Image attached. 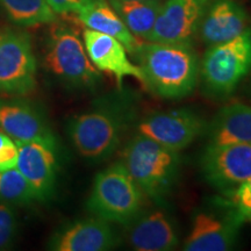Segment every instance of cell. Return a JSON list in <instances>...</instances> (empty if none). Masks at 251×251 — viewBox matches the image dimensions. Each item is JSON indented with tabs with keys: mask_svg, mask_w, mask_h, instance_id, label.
Instances as JSON below:
<instances>
[{
	"mask_svg": "<svg viewBox=\"0 0 251 251\" xmlns=\"http://www.w3.org/2000/svg\"><path fill=\"white\" fill-rule=\"evenodd\" d=\"M0 127L15 144L31 141L57 144L46 118L23 100H0Z\"/></svg>",
	"mask_w": 251,
	"mask_h": 251,
	"instance_id": "cell-15",
	"label": "cell"
},
{
	"mask_svg": "<svg viewBox=\"0 0 251 251\" xmlns=\"http://www.w3.org/2000/svg\"><path fill=\"white\" fill-rule=\"evenodd\" d=\"M208 144L251 143V106L234 102L222 107L207 124Z\"/></svg>",
	"mask_w": 251,
	"mask_h": 251,
	"instance_id": "cell-18",
	"label": "cell"
},
{
	"mask_svg": "<svg viewBox=\"0 0 251 251\" xmlns=\"http://www.w3.org/2000/svg\"><path fill=\"white\" fill-rule=\"evenodd\" d=\"M18 147L5 131L0 130V171L17 166Z\"/></svg>",
	"mask_w": 251,
	"mask_h": 251,
	"instance_id": "cell-24",
	"label": "cell"
},
{
	"mask_svg": "<svg viewBox=\"0 0 251 251\" xmlns=\"http://www.w3.org/2000/svg\"><path fill=\"white\" fill-rule=\"evenodd\" d=\"M128 241L137 251H170L179 243L174 221L161 209L140 213L129 225Z\"/></svg>",
	"mask_w": 251,
	"mask_h": 251,
	"instance_id": "cell-16",
	"label": "cell"
},
{
	"mask_svg": "<svg viewBox=\"0 0 251 251\" xmlns=\"http://www.w3.org/2000/svg\"><path fill=\"white\" fill-rule=\"evenodd\" d=\"M119 237L109 222L89 218L59 228L49 241V249L56 251H106L114 249Z\"/></svg>",
	"mask_w": 251,
	"mask_h": 251,
	"instance_id": "cell-13",
	"label": "cell"
},
{
	"mask_svg": "<svg viewBox=\"0 0 251 251\" xmlns=\"http://www.w3.org/2000/svg\"><path fill=\"white\" fill-rule=\"evenodd\" d=\"M207 122L192 109L153 112L136 124L137 133L176 151L187 148L205 134Z\"/></svg>",
	"mask_w": 251,
	"mask_h": 251,
	"instance_id": "cell-8",
	"label": "cell"
},
{
	"mask_svg": "<svg viewBox=\"0 0 251 251\" xmlns=\"http://www.w3.org/2000/svg\"><path fill=\"white\" fill-rule=\"evenodd\" d=\"M121 163L143 194L163 205L179 177V151L137 133L126 143Z\"/></svg>",
	"mask_w": 251,
	"mask_h": 251,
	"instance_id": "cell-3",
	"label": "cell"
},
{
	"mask_svg": "<svg viewBox=\"0 0 251 251\" xmlns=\"http://www.w3.org/2000/svg\"><path fill=\"white\" fill-rule=\"evenodd\" d=\"M83 39L92 64L99 71L115 77L120 89L126 77H134L142 84L144 83L140 67L130 62L127 50L120 41L107 34L99 33L89 28L84 30Z\"/></svg>",
	"mask_w": 251,
	"mask_h": 251,
	"instance_id": "cell-14",
	"label": "cell"
},
{
	"mask_svg": "<svg viewBox=\"0 0 251 251\" xmlns=\"http://www.w3.org/2000/svg\"><path fill=\"white\" fill-rule=\"evenodd\" d=\"M11 20L20 26H36L56 21L47 0H0Z\"/></svg>",
	"mask_w": 251,
	"mask_h": 251,
	"instance_id": "cell-21",
	"label": "cell"
},
{
	"mask_svg": "<svg viewBox=\"0 0 251 251\" xmlns=\"http://www.w3.org/2000/svg\"><path fill=\"white\" fill-rule=\"evenodd\" d=\"M17 233V218L14 212L0 202V250L8 249L13 243Z\"/></svg>",
	"mask_w": 251,
	"mask_h": 251,
	"instance_id": "cell-23",
	"label": "cell"
},
{
	"mask_svg": "<svg viewBox=\"0 0 251 251\" xmlns=\"http://www.w3.org/2000/svg\"><path fill=\"white\" fill-rule=\"evenodd\" d=\"M36 85V59L29 37L0 30V92L26 94Z\"/></svg>",
	"mask_w": 251,
	"mask_h": 251,
	"instance_id": "cell-7",
	"label": "cell"
},
{
	"mask_svg": "<svg viewBox=\"0 0 251 251\" xmlns=\"http://www.w3.org/2000/svg\"><path fill=\"white\" fill-rule=\"evenodd\" d=\"M241 218H242L243 222L244 221H250L251 222V209H250V211H248V212L244 213V214L241 215Z\"/></svg>",
	"mask_w": 251,
	"mask_h": 251,
	"instance_id": "cell-27",
	"label": "cell"
},
{
	"mask_svg": "<svg viewBox=\"0 0 251 251\" xmlns=\"http://www.w3.org/2000/svg\"><path fill=\"white\" fill-rule=\"evenodd\" d=\"M246 11L234 0H216L201 23V39L206 45L227 42L248 29Z\"/></svg>",
	"mask_w": 251,
	"mask_h": 251,
	"instance_id": "cell-17",
	"label": "cell"
},
{
	"mask_svg": "<svg viewBox=\"0 0 251 251\" xmlns=\"http://www.w3.org/2000/svg\"><path fill=\"white\" fill-rule=\"evenodd\" d=\"M205 6L206 0H166L147 41L190 43L201 21Z\"/></svg>",
	"mask_w": 251,
	"mask_h": 251,
	"instance_id": "cell-11",
	"label": "cell"
},
{
	"mask_svg": "<svg viewBox=\"0 0 251 251\" xmlns=\"http://www.w3.org/2000/svg\"><path fill=\"white\" fill-rule=\"evenodd\" d=\"M78 19L89 29L107 34L120 41L128 54L135 55L141 42L105 0H96L77 12Z\"/></svg>",
	"mask_w": 251,
	"mask_h": 251,
	"instance_id": "cell-19",
	"label": "cell"
},
{
	"mask_svg": "<svg viewBox=\"0 0 251 251\" xmlns=\"http://www.w3.org/2000/svg\"><path fill=\"white\" fill-rule=\"evenodd\" d=\"M200 168L207 183L222 192H231L251 178V143L208 144Z\"/></svg>",
	"mask_w": 251,
	"mask_h": 251,
	"instance_id": "cell-9",
	"label": "cell"
},
{
	"mask_svg": "<svg viewBox=\"0 0 251 251\" xmlns=\"http://www.w3.org/2000/svg\"><path fill=\"white\" fill-rule=\"evenodd\" d=\"M234 206L236 207L240 216L251 209V178L243 181L235 190ZM242 219V218H241Z\"/></svg>",
	"mask_w": 251,
	"mask_h": 251,
	"instance_id": "cell-25",
	"label": "cell"
},
{
	"mask_svg": "<svg viewBox=\"0 0 251 251\" xmlns=\"http://www.w3.org/2000/svg\"><path fill=\"white\" fill-rule=\"evenodd\" d=\"M144 194L121 162L100 171L93 181L86 207L109 224L129 226L142 211Z\"/></svg>",
	"mask_w": 251,
	"mask_h": 251,
	"instance_id": "cell-4",
	"label": "cell"
},
{
	"mask_svg": "<svg viewBox=\"0 0 251 251\" xmlns=\"http://www.w3.org/2000/svg\"><path fill=\"white\" fill-rule=\"evenodd\" d=\"M17 168L35 191L37 201L52 196L57 175V144L41 141L18 143Z\"/></svg>",
	"mask_w": 251,
	"mask_h": 251,
	"instance_id": "cell-12",
	"label": "cell"
},
{
	"mask_svg": "<svg viewBox=\"0 0 251 251\" xmlns=\"http://www.w3.org/2000/svg\"><path fill=\"white\" fill-rule=\"evenodd\" d=\"M0 199L14 205L37 201L35 191L17 166L0 171Z\"/></svg>",
	"mask_w": 251,
	"mask_h": 251,
	"instance_id": "cell-22",
	"label": "cell"
},
{
	"mask_svg": "<svg viewBox=\"0 0 251 251\" xmlns=\"http://www.w3.org/2000/svg\"><path fill=\"white\" fill-rule=\"evenodd\" d=\"M136 119L134 97L121 92L106 97L96 107L68 122V135L78 153L93 162L105 161L117 151Z\"/></svg>",
	"mask_w": 251,
	"mask_h": 251,
	"instance_id": "cell-1",
	"label": "cell"
},
{
	"mask_svg": "<svg viewBox=\"0 0 251 251\" xmlns=\"http://www.w3.org/2000/svg\"><path fill=\"white\" fill-rule=\"evenodd\" d=\"M251 70V29L211 46L200 64L199 78L203 90L214 98H225L236 90Z\"/></svg>",
	"mask_w": 251,
	"mask_h": 251,
	"instance_id": "cell-5",
	"label": "cell"
},
{
	"mask_svg": "<svg viewBox=\"0 0 251 251\" xmlns=\"http://www.w3.org/2000/svg\"><path fill=\"white\" fill-rule=\"evenodd\" d=\"M242 224L243 220L235 206H231L225 213L211 209L197 211L183 250L228 251L234 249Z\"/></svg>",
	"mask_w": 251,
	"mask_h": 251,
	"instance_id": "cell-10",
	"label": "cell"
},
{
	"mask_svg": "<svg viewBox=\"0 0 251 251\" xmlns=\"http://www.w3.org/2000/svg\"><path fill=\"white\" fill-rule=\"evenodd\" d=\"M134 56L143 85L159 98L178 100L196 89L200 63L190 43H141Z\"/></svg>",
	"mask_w": 251,
	"mask_h": 251,
	"instance_id": "cell-2",
	"label": "cell"
},
{
	"mask_svg": "<svg viewBox=\"0 0 251 251\" xmlns=\"http://www.w3.org/2000/svg\"><path fill=\"white\" fill-rule=\"evenodd\" d=\"M45 64L57 79L77 89H93L101 79L79 36L68 27L57 26L51 29Z\"/></svg>",
	"mask_w": 251,
	"mask_h": 251,
	"instance_id": "cell-6",
	"label": "cell"
},
{
	"mask_svg": "<svg viewBox=\"0 0 251 251\" xmlns=\"http://www.w3.org/2000/svg\"><path fill=\"white\" fill-rule=\"evenodd\" d=\"M96 0H47L48 5L55 13H77L79 9L85 7Z\"/></svg>",
	"mask_w": 251,
	"mask_h": 251,
	"instance_id": "cell-26",
	"label": "cell"
},
{
	"mask_svg": "<svg viewBox=\"0 0 251 251\" xmlns=\"http://www.w3.org/2000/svg\"><path fill=\"white\" fill-rule=\"evenodd\" d=\"M111 4L135 36L148 40L161 11V0H111Z\"/></svg>",
	"mask_w": 251,
	"mask_h": 251,
	"instance_id": "cell-20",
	"label": "cell"
}]
</instances>
